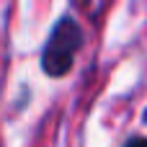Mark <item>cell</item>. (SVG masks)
<instances>
[{
  "label": "cell",
  "instance_id": "6da1fadb",
  "mask_svg": "<svg viewBox=\"0 0 147 147\" xmlns=\"http://www.w3.org/2000/svg\"><path fill=\"white\" fill-rule=\"evenodd\" d=\"M83 41H85L83 28L72 16L57 18V23L52 26V31L44 41L41 57H39V65H41L44 75L47 78H65L72 70Z\"/></svg>",
  "mask_w": 147,
  "mask_h": 147
},
{
  "label": "cell",
  "instance_id": "7a4b0ae2",
  "mask_svg": "<svg viewBox=\"0 0 147 147\" xmlns=\"http://www.w3.org/2000/svg\"><path fill=\"white\" fill-rule=\"evenodd\" d=\"M121 147H147V137H142V134H134V137H129V140H127Z\"/></svg>",
  "mask_w": 147,
  "mask_h": 147
},
{
  "label": "cell",
  "instance_id": "3957f363",
  "mask_svg": "<svg viewBox=\"0 0 147 147\" xmlns=\"http://www.w3.org/2000/svg\"><path fill=\"white\" fill-rule=\"evenodd\" d=\"M142 121H145V124H147V109H145V114H142Z\"/></svg>",
  "mask_w": 147,
  "mask_h": 147
}]
</instances>
